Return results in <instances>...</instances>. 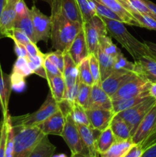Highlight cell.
<instances>
[{"label":"cell","mask_w":156,"mask_h":157,"mask_svg":"<svg viewBox=\"0 0 156 157\" xmlns=\"http://www.w3.org/2000/svg\"><path fill=\"white\" fill-rule=\"evenodd\" d=\"M61 136H62L68 146L71 153H84L88 155L83 144L77 125L73 121L70 112L66 115L65 124Z\"/></svg>","instance_id":"9"},{"label":"cell","mask_w":156,"mask_h":157,"mask_svg":"<svg viewBox=\"0 0 156 157\" xmlns=\"http://www.w3.org/2000/svg\"><path fill=\"white\" fill-rule=\"evenodd\" d=\"M77 128L82 140L83 144L87 154L98 157L96 148V141L100 131L85 124H77Z\"/></svg>","instance_id":"17"},{"label":"cell","mask_w":156,"mask_h":157,"mask_svg":"<svg viewBox=\"0 0 156 157\" xmlns=\"http://www.w3.org/2000/svg\"><path fill=\"white\" fill-rule=\"evenodd\" d=\"M9 38H12L14 41V42H18L19 44H24L25 45L28 43L31 42V39L27 36L24 32H23L22 31L19 30V29H13L9 33L8 36Z\"/></svg>","instance_id":"41"},{"label":"cell","mask_w":156,"mask_h":157,"mask_svg":"<svg viewBox=\"0 0 156 157\" xmlns=\"http://www.w3.org/2000/svg\"><path fill=\"white\" fill-rule=\"evenodd\" d=\"M29 12L32 18L37 43L40 41L47 42L49 38H50L51 31L50 16L44 15L35 6H33L32 9H29Z\"/></svg>","instance_id":"10"},{"label":"cell","mask_w":156,"mask_h":157,"mask_svg":"<svg viewBox=\"0 0 156 157\" xmlns=\"http://www.w3.org/2000/svg\"><path fill=\"white\" fill-rule=\"evenodd\" d=\"M101 18L105 23L108 35L116 40L130 54L135 61L145 55L151 56L145 43L141 42L135 38L127 30L123 22L102 17Z\"/></svg>","instance_id":"2"},{"label":"cell","mask_w":156,"mask_h":157,"mask_svg":"<svg viewBox=\"0 0 156 157\" xmlns=\"http://www.w3.org/2000/svg\"><path fill=\"white\" fill-rule=\"evenodd\" d=\"M70 113L71 114L73 121L77 124H85V125H90L88 117H87L86 109L81 107L76 102L73 104H70Z\"/></svg>","instance_id":"31"},{"label":"cell","mask_w":156,"mask_h":157,"mask_svg":"<svg viewBox=\"0 0 156 157\" xmlns=\"http://www.w3.org/2000/svg\"><path fill=\"white\" fill-rule=\"evenodd\" d=\"M10 115L2 119L0 121V157H5L6 145L8 135V126Z\"/></svg>","instance_id":"37"},{"label":"cell","mask_w":156,"mask_h":157,"mask_svg":"<svg viewBox=\"0 0 156 157\" xmlns=\"http://www.w3.org/2000/svg\"><path fill=\"white\" fill-rule=\"evenodd\" d=\"M70 157H95V156H90V155L84 154V153H71V156H70Z\"/></svg>","instance_id":"51"},{"label":"cell","mask_w":156,"mask_h":157,"mask_svg":"<svg viewBox=\"0 0 156 157\" xmlns=\"http://www.w3.org/2000/svg\"><path fill=\"white\" fill-rule=\"evenodd\" d=\"M90 127L102 131L108 128L116 113L112 110L103 109H86Z\"/></svg>","instance_id":"12"},{"label":"cell","mask_w":156,"mask_h":157,"mask_svg":"<svg viewBox=\"0 0 156 157\" xmlns=\"http://www.w3.org/2000/svg\"><path fill=\"white\" fill-rule=\"evenodd\" d=\"M134 72L113 71L106 78L101 81V86L111 98L125 81L130 78Z\"/></svg>","instance_id":"16"},{"label":"cell","mask_w":156,"mask_h":157,"mask_svg":"<svg viewBox=\"0 0 156 157\" xmlns=\"http://www.w3.org/2000/svg\"><path fill=\"white\" fill-rule=\"evenodd\" d=\"M78 67V77H79L80 82L84 83L87 85L92 86L94 84L93 76L90 68V63H89L88 57L84 58L80 63L77 65Z\"/></svg>","instance_id":"30"},{"label":"cell","mask_w":156,"mask_h":157,"mask_svg":"<svg viewBox=\"0 0 156 157\" xmlns=\"http://www.w3.org/2000/svg\"><path fill=\"white\" fill-rule=\"evenodd\" d=\"M45 55L55 64V66L59 69L60 71L62 73L64 66V52L56 50L55 52H49V53L45 54Z\"/></svg>","instance_id":"40"},{"label":"cell","mask_w":156,"mask_h":157,"mask_svg":"<svg viewBox=\"0 0 156 157\" xmlns=\"http://www.w3.org/2000/svg\"><path fill=\"white\" fill-rule=\"evenodd\" d=\"M12 86L11 81V75L5 73L2 67L0 62V95L2 103V117L5 118L9 115V103L12 92Z\"/></svg>","instance_id":"21"},{"label":"cell","mask_w":156,"mask_h":157,"mask_svg":"<svg viewBox=\"0 0 156 157\" xmlns=\"http://www.w3.org/2000/svg\"><path fill=\"white\" fill-rule=\"evenodd\" d=\"M134 145L132 139L125 140H116L107 151L102 153L100 157H124L127 152Z\"/></svg>","instance_id":"26"},{"label":"cell","mask_w":156,"mask_h":157,"mask_svg":"<svg viewBox=\"0 0 156 157\" xmlns=\"http://www.w3.org/2000/svg\"><path fill=\"white\" fill-rule=\"evenodd\" d=\"M98 1L116 13L122 19L124 24L142 28L141 25L132 15L131 12L124 8L117 0H98Z\"/></svg>","instance_id":"19"},{"label":"cell","mask_w":156,"mask_h":157,"mask_svg":"<svg viewBox=\"0 0 156 157\" xmlns=\"http://www.w3.org/2000/svg\"><path fill=\"white\" fill-rule=\"evenodd\" d=\"M141 1H142V2L150 9V11H151V12L156 16V4H154V2H151L150 0H141Z\"/></svg>","instance_id":"48"},{"label":"cell","mask_w":156,"mask_h":157,"mask_svg":"<svg viewBox=\"0 0 156 157\" xmlns=\"http://www.w3.org/2000/svg\"><path fill=\"white\" fill-rule=\"evenodd\" d=\"M67 52L77 65L84 58L89 56L90 53L83 28L75 37Z\"/></svg>","instance_id":"18"},{"label":"cell","mask_w":156,"mask_h":157,"mask_svg":"<svg viewBox=\"0 0 156 157\" xmlns=\"http://www.w3.org/2000/svg\"><path fill=\"white\" fill-rule=\"evenodd\" d=\"M132 15L134 16V18L137 20L141 25L142 28L150 29V30L156 31V19L152 18L150 15L146 14H142L137 12L136 10L132 11L131 12Z\"/></svg>","instance_id":"36"},{"label":"cell","mask_w":156,"mask_h":157,"mask_svg":"<svg viewBox=\"0 0 156 157\" xmlns=\"http://www.w3.org/2000/svg\"><path fill=\"white\" fill-rule=\"evenodd\" d=\"M118 2H119V3H120L121 5H122V6H123L124 8H125V9H127V10L129 11L130 12H132V11H134L135 9H133L132 7V6L130 5L129 2H128V0H117Z\"/></svg>","instance_id":"50"},{"label":"cell","mask_w":156,"mask_h":157,"mask_svg":"<svg viewBox=\"0 0 156 157\" xmlns=\"http://www.w3.org/2000/svg\"><path fill=\"white\" fill-rule=\"evenodd\" d=\"M34 2H36V1H38V0H33ZM41 1H44V2H47L48 3L49 5H50V6H51V4H52V2H53V0H41Z\"/></svg>","instance_id":"53"},{"label":"cell","mask_w":156,"mask_h":157,"mask_svg":"<svg viewBox=\"0 0 156 157\" xmlns=\"http://www.w3.org/2000/svg\"><path fill=\"white\" fill-rule=\"evenodd\" d=\"M90 3H91L94 11L96 12V15H98L100 17H102V18L116 20V21H119L122 22V19H121L116 13H114L113 11L110 10L109 8H107L106 6H104L103 4L99 2L98 0H90Z\"/></svg>","instance_id":"32"},{"label":"cell","mask_w":156,"mask_h":157,"mask_svg":"<svg viewBox=\"0 0 156 157\" xmlns=\"http://www.w3.org/2000/svg\"><path fill=\"white\" fill-rule=\"evenodd\" d=\"M110 127L116 138V140H125L132 139L129 126L123 119L116 114L112 120Z\"/></svg>","instance_id":"24"},{"label":"cell","mask_w":156,"mask_h":157,"mask_svg":"<svg viewBox=\"0 0 156 157\" xmlns=\"http://www.w3.org/2000/svg\"><path fill=\"white\" fill-rule=\"evenodd\" d=\"M92 86L87 85L84 83H79L77 90V94L76 98V103L84 107V109L87 108L89 100H90V91H91Z\"/></svg>","instance_id":"33"},{"label":"cell","mask_w":156,"mask_h":157,"mask_svg":"<svg viewBox=\"0 0 156 157\" xmlns=\"http://www.w3.org/2000/svg\"><path fill=\"white\" fill-rule=\"evenodd\" d=\"M0 110H1V112L2 111V103L1 95H0Z\"/></svg>","instance_id":"54"},{"label":"cell","mask_w":156,"mask_h":157,"mask_svg":"<svg viewBox=\"0 0 156 157\" xmlns=\"http://www.w3.org/2000/svg\"><path fill=\"white\" fill-rule=\"evenodd\" d=\"M15 52L17 56H18V58H27L28 52L24 44L15 42Z\"/></svg>","instance_id":"45"},{"label":"cell","mask_w":156,"mask_h":157,"mask_svg":"<svg viewBox=\"0 0 156 157\" xmlns=\"http://www.w3.org/2000/svg\"><path fill=\"white\" fill-rule=\"evenodd\" d=\"M26 50L28 52V57H37L39 55H42L43 53L39 50L38 47H37L36 44L32 41L28 43L25 45Z\"/></svg>","instance_id":"44"},{"label":"cell","mask_w":156,"mask_h":157,"mask_svg":"<svg viewBox=\"0 0 156 157\" xmlns=\"http://www.w3.org/2000/svg\"><path fill=\"white\" fill-rule=\"evenodd\" d=\"M31 74H32V71L30 70L28 65L26 58H18V60L15 61V64H14L12 75L24 78Z\"/></svg>","instance_id":"34"},{"label":"cell","mask_w":156,"mask_h":157,"mask_svg":"<svg viewBox=\"0 0 156 157\" xmlns=\"http://www.w3.org/2000/svg\"><path fill=\"white\" fill-rule=\"evenodd\" d=\"M59 108L60 103L57 102L51 94L49 93L44 102L37 111L22 116L11 117V123L12 126H38L58 111Z\"/></svg>","instance_id":"4"},{"label":"cell","mask_w":156,"mask_h":157,"mask_svg":"<svg viewBox=\"0 0 156 157\" xmlns=\"http://www.w3.org/2000/svg\"><path fill=\"white\" fill-rule=\"evenodd\" d=\"M6 1H9V0H6Z\"/></svg>","instance_id":"55"},{"label":"cell","mask_w":156,"mask_h":157,"mask_svg":"<svg viewBox=\"0 0 156 157\" xmlns=\"http://www.w3.org/2000/svg\"><path fill=\"white\" fill-rule=\"evenodd\" d=\"M43 67H44V71H45L46 76L47 75H62V73L60 71L59 69L46 56V55H44Z\"/></svg>","instance_id":"42"},{"label":"cell","mask_w":156,"mask_h":157,"mask_svg":"<svg viewBox=\"0 0 156 157\" xmlns=\"http://www.w3.org/2000/svg\"><path fill=\"white\" fill-rule=\"evenodd\" d=\"M145 149L142 144H135L127 152L124 157H142L145 152Z\"/></svg>","instance_id":"43"},{"label":"cell","mask_w":156,"mask_h":157,"mask_svg":"<svg viewBox=\"0 0 156 157\" xmlns=\"http://www.w3.org/2000/svg\"><path fill=\"white\" fill-rule=\"evenodd\" d=\"M12 130L13 157H28L46 136L38 126L15 125Z\"/></svg>","instance_id":"3"},{"label":"cell","mask_w":156,"mask_h":157,"mask_svg":"<svg viewBox=\"0 0 156 157\" xmlns=\"http://www.w3.org/2000/svg\"><path fill=\"white\" fill-rule=\"evenodd\" d=\"M155 103L156 100L149 96L135 107L116 113L117 116L123 119L129 126L132 137L136 133L142 120Z\"/></svg>","instance_id":"7"},{"label":"cell","mask_w":156,"mask_h":157,"mask_svg":"<svg viewBox=\"0 0 156 157\" xmlns=\"http://www.w3.org/2000/svg\"><path fill=\"white\" fill-rule=\"evenodd\" d=\"M46 80L47 81L50 93L54 99L58 103L64 100V94L65 91V82L62 75H47Z\"/></svg>","instance_id":"23"},{"label":"cell","mask_w":156,"mask_h":157,"mask_svg":"<svg viewBox=\"0 0 156 157\" xmlns=\"http://www.w3.org/2000/svg\"><path fill=\"white\" fill-rule=\"evenodd\" d=\"M64 66L62 72V76L65 82L66 88L71 87L79 81L78 77V67L77 64H75L74 61L69 55L67 52L64 53Z\"/></svg>","instance_id":"22"},{"label":"cell","mask_w":156,"mask_h":157,"mask_svg":"<svg viewBox=\"0 0 156 157\" xmlns=\"http://www.w3.org/2000/svg\"><path fill=\"white\" fill-rule=\"evenodd\" d=\"M99 64L101 81L106 78L114 71V58L107 54L101 47H98L96 53Z\"/></svg>","instance_id":"25"},{"label":"cell","mask_w":156,"mask_h":157,"mask_svg":"<svg viewBox=\"0 0 156 157\" xmlns=\"http://www.w3.org/2000/svg\"><path fill=\"white\" fill-rule=\"evenodd\" d=\"M135 64L128 61L121 52L114 59V71L134 72Z\"/></svg>","instance_id":"38"},{"label":"cell","mask_w":156,"mask_h":157,"mask_svg":"<svg viewBox=\"0 0 156 157\" xmlns=\"http://www.w3.org/2000/svg\"><path fill=\"white\" fill-rule=\"evenodd\" d=\"M70 106L68 102L63 100L60 103V108L58 111L49 117L47 119L38 126L45 135L61 136L65 124L66 115L70 112Z\"/></svg>","instance_id":"8"},{"label":"cell","mask_w":156,"mask_h":157,"mask_svg":"<svg viewBox=\"0 0 156 157\" xmlns=\"http://www.w3.org/2000/svg\"><path fill=\"white\" fill-rule=\"evenodd\" d=\"M76 2L82 15L84 23L88 21L96 15L90 0H76Z\"/></svg>","instance_id":"35"},{"label":"cell","mask_w":156,"mask_h":157,"mask_svg":"<svg viewBox=\"0 0 156 157\" xmlns=\"http://www.w3.org/2000/svg\"><path fill=\"white\" fill-rule=\"evenodd\" d=\"M7 1L6 0H0V17H1L2 12L3 9H4L5 6H6Z\"/></svg>","instance_id":"52"},{"label":"cell","mask_w":156,"mask_h":157,"mask_svg":"<svg viewBox=\"0 0 156 157\" xmlns=\"http://www.w3.org/2000/svg\"><path fill=\"white\" fill-rule=\"evenodd\" d=\"M145 44L146 45L147 48H148V52H149L150 55L154 59L156 60V44L153 43L151 41H144Z\"/></svg>","instance_id":"46"},{"label":"cell","mask_w":156,"mask_h":157,"mask_svg":"<svg viewBox=\"0 0 156 157\" xmlns=\"http://www.w3.org/2000/svg\"><path fill=\"white\" fill-rule=\"evenodd\" d=\"M18 0L7 1L0 17V35L7 37L9 32L14 29L16 19V5Z\"/></svg>","instance_id":"15"},{"label":"cell","mask_w":156,"mask_h":157,"mask_svg":"<svg viewBox=\"0 0 156 157\" xmlns=\"http://www.w3.org/2000/svg\"><path fill=\"white\" fill-rule=\"evenodd\" d=\"M148 95L156 100V83H151L148 88Z\"/></svg>","instance_id":"49"},{"label":"cell","mask_w":156,"mask_h":157,"mask_svg":"<svg viewBox=\"0 0 156 157\" xmlns=\"http://www.w3.org/2000/svg\"><path fill=\"white\" fill-rule=\"evenodd\" d=\"M87 109H103L113 110L112 99L102 89L100 83L93 84L91 87L90 100Z\"/></svg>","instance_id":"13"},{"label":"cell","mask_w":156,"mask_h":157,"mask_svg":"<svg viewBox=\"0 0 156 157\" xmlns=\"http://www.w3.org/2000/svg\"><path fill=\"white\" fill-rule=\"evenodd\" d=\"M59 8L60 11L65 18L73 22L83 25L82 15L78 8L76 0H53Z\"/></svg>","instance_id":"20"},{"label":"cell","mask_w":156,"mask_h":157,"mask_svg":"<svg viewBox=\"0 0 156 157\" xmlns=\"http://www.w3.org/2000/svg\"><path fill=\"white\" fill-rule=\"evenodd\" d=\"M151 82L133 74L130 78L119 87L117 91L111 97L112 100L134 98L140 95H148V88Z\"/></svg>","instance_id":"6"},{"label":"cell","mask_w":156,"mask_h":157,"mask_svg":"<svg viewBox=\"0 0 156 157\" xmlns=\"http://www.w3.org/2000/svg\"><path fill=\"white\" fill-rule=\"evenodd\" d=\"M55 150V146L50 143L48 136L46 135L37 145L28 157H52Z\"/></svg>","instance_id":"29"},{"label":"cell","mask_w":156,"mask_h":157,"mask_svg":"<svg viewBox=\"0 0 156 157\" xmlns=\"http://www.w3.org/2000/svg\"><path fill=\"white\" fill-rule=\"evenodd\" d=\"M156 132V103L145 114L132 137L133 144H139Z\"/></svg>","instance_id":"11"},{"label":"cell","mask_w":156,"mask_h":157,"mask_svg":"<svg viewBox=\"0 0 156 157\" xmlns=\"http://www.w3.org/2000/svg\"><path fill=\"white\" fill-rule=\"evenodd\" d=\"M115 142L116 138L110 127L100 131L96 141V148L98 154L100 155L107 151Z\"/></svg>","instance_id":"27"},{"label":"cell","mask_w":156,"mask_h":157,"mask_svg":"<svg viewBox=\"0 0 156 157\" xmlns=\"http://www.w3.org/2000/svg\"><path fill=\"white\" fill-rule=\"evenodd\" d=\"M89 63H90V68L93 76L94 84L101 82L100 71H99V64L97 58L94 54H90L88 56Z\"/></svg>","instance_id":"39"},{"label":"cell","mask_w":156,"mask_h":157,"mask_svg":"<svg viewBox=\"0 0 156 157\" xmlns=\"http://www.w3.org/2000/svg\"><path fill=\"white\" fill-rule=\"evenodd\" d=\"M134 73L151 83H156V60L150 55L141 57L134 62Z\"/></svg>","instance_id":"14"},{"label":"cell","mask_w":156,"mask_h":157,"mask_svg":"<svg viewBox=\"0 0 156 157\" xmlns=\"http://www.w3.org/2000/svg\"><path fill=\"white\" fill-rule=\"evenodd\" d=\"M83 29L85 35L89 53L96 55L100 38L108 35L105 23L100 16L96 15L88 21L83 24Z\"/></svg>","instance_id":"5"},{"label":"cell","mask_w":156,"mask_h":157,"mask_svg":"<svg viewBox=\"0 0 156 157\" xmlns=\"http://www.w3.org/2000/svg\"><path fill=\"white\" fill-rule=\"evenodd\" d=\"M50 39L55 50L67 52L83 25L70 21L63 15L56 3L52 2Z\"/></svg>","instance_id":"1"},{"label":"cell","mask_w":156,"mask_h":157,"mask_svg":"<svg viewBox=\"0 0 156 157\" xmlns=\"http://www.w3.org/2000/svg\"><path fill=\"white\" fill-rule=\"evenodd\" d=\"M142 157H156V143L147 149Z\"/></svg>","instance_id":"47"},{"label":"cell","mask_w":156,"mask_h":157,"mask_svg":"<svg viewBox=\"0 0 156 157\" xmlns=\"http://www.w3.org/2000/svg\"><path fill=\"white\" fill-rule=\"evenodd\" d=\"M148 97L147 95H140V96L134 97V98H123V99L112 100L113 102V110L115 113H118L123 110L129 109L131 107H135L137 104L146 99Z\"/></svg>","instance_id":"28"}]
</instances>
